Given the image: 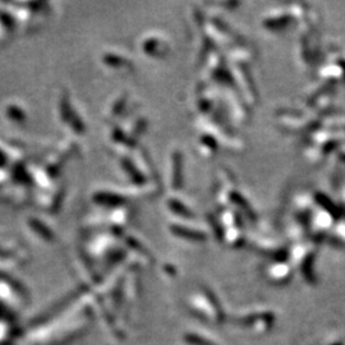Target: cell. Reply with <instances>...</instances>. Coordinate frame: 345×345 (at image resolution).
Here are the masks:
<instances>
[{
	"instance_id": "cell-1",
	"label": "cell",
	"mask_w": 345,
	"mask_h": 345,
	"mask_svg": "<svg viewBox=\"0 0 345 345\" xmlns=\"http://www.w3.org/2000/svg\"><path fill=\"white\" fill-rule=\"evenodd\" d=\"M181 168V161L180 156L178 155V152H175V155L173 156V187L179 186V180H180V175L178 174V169Z\"/></svg>"
}]
</instances>
